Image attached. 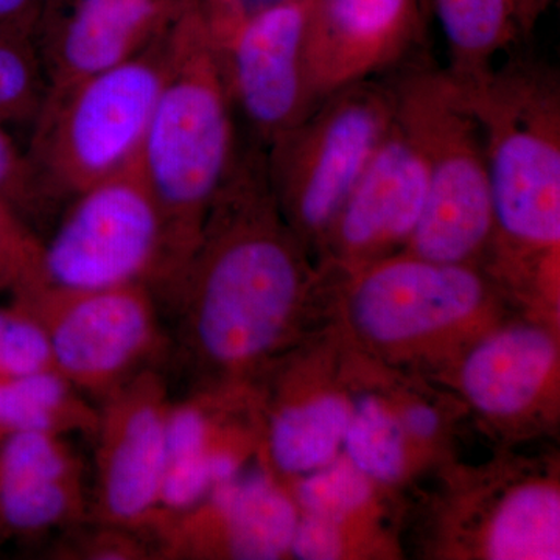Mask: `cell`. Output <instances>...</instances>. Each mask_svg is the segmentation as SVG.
<instances>
[{"label": "cell", "mask_w": 560, "mask_h": 560, "mask_svg": "<svg viewBox=\"0 0 560 560\" xmlns=\"http://www.w3.org/2000/svg\"><path fill=\"white\" fill-rule=\"evenodd\" d=\"M307 285L300 238L278 208L264 150H238L197 246L158 301L171 305L190 368L242 374L285 337Z\"/></svg>", "instance_id": "1"}, {"label": "cell", "mask_w": 560, "mask_h": 560, "mask_svg": "<svg viewBox=\"0 0 560 560\" xmlns=\"http://www.w3.org/2000/svg\"><path fill=\"white\" fill-rule=\"evenodd\" d=\"M238 150L208 13L201 0H187L168 32L167 68L139 158L167 224L173 275L165 289L197 246Z\"/></svg>", "instance_id": "2"}, {"label": "cell", "mask_w": 560, "mask_h": 560, "mask_svg": "<svg viewBox=\"0 0 560 560\" xmlns=\"http://www.w3.org/2000/svg\"><path fill=\"white\" fill-rule=\"evenodd\" d=\"M456 81L485 140L493 234L514 248L552 253L560 243L558 73L514 58Z\"/></svg>", "instance_id": "3"}, {"label": "cell", "mask_w": 560, "mask_h": 560, "mask_svg": "<svg viewBox=\"0 0 560 560\" xmlns=\"http://www.w3.org/2000/svg\"><path fill=\"white\" fill-rule=\"evenodd\" d=\"M167 39L168 33L131 60L47 91L25 153L50 205L139 161L167 68Z\"/></svg>", "instance_id": "4"}, {"label": "cell", "mask_w": 560, "mask_h": 560, "mask_svg": "<svg viewBox=\"0 0 560 560\" xmlns=\"http://www.w3.org/2000/svg\"><path fill=\"white\" fill-rule=\"evenodd\" d=\"M390 91L394 116L419 147L429 176L425 209L407 249L470 265L493 235L480 125L447 69L411 70Z\"/></svg>", "instance_id": "5"}, {"label": "cell", "mask_w": 560, "mask_h": 560, "mask_svg": "<svg viewBox=\"0 0 560 560\" xmlns=\"http://www.w3.org/2000/svg\"><path fill=\"white\" fill-rule=\"evenodd\" d=\"M68 202L50 237L40 238L31 283L60 290L145 285L154 296L164 290L173 275L171 241L139 161Z\"/></svg>", "instance_id": "6"}, {"label": "cell", "mask_w": 560, "mask_h": 560, "mask_svg": "<svg viewBox=\"0 0 560 560\" xmlns=\"http://www.w3.org/2000/svg\"><path fill=\"white\" fill-rule=\"evenodd\" d=\"M393 120L390 86L360 81L316 103L264 150L272 197L300 241L326 238Z\"/></svg>", "instance_id": "7"}, {"label": "cell", "mask_w": 560, "mask_h": 560, "mask_svg": "<svg viewBox=\"0 0 560 560\" xmlns=\"http://www.w3.org/2000/svg\"><path fill=\"white\" fill-rule=\"evenodd\" d=\"M10 296L46 330L58 374L92 399L102 401L142 372L158 370L167 355L171 341L149 287L60 290L27 283Z\"/></svg>", "instance_id": "8"}, {"label": "cell", "mask_w": 560, "mask_h": 560, "mask_svg": "<svg viewBox=\"0 0 560 560\" xmlns=\"http://www.w3.org/2000/svg\"><path fill=\"white\" fill-rule=\"evenodd\" d=\"M312 0H280L226 24L212 25L235 117L267 149L313 108L305 69Z\"/></svg>", "instance_id": "9"}, {"label": "cell", "mask_w": 560, "mask_h": 560, "mask_svg": "<svg viewBox=\"0 0 560 560\" xmlns=\"http://www.w3.org/2000/svg\"><path fill=\"white\" fill-rule=\"evenodd\" d=\"M167 382L149 370L101 401L95 429V517L145 533L156 518L171 405Z\"/></svg>", "instance_id": "10"}, {"label": "cell", "mask_w": 560, "mask_h": 560, "mask_svg": "<svg viewBox=\"0 0 560 560\" xmlns=\"http://www.w3.org/2000/svg\"><path fill=\"white\" fill-rule=\"evenodd\" d=\"M485 296V280L470 265L441 264L407 250L360 265L350 312L371 340L399 342L467 318Z\"/></svg>", "instance_id": "11"}, {"label": "cell", "mask_w": 560, "mask_h": 560, "mask_svg": "<svg viewBox=\"0 0 560 560\" xmlns=\"http://www.w3.org/2000/svg\"><path fill=\"white\" fill-rule=\"evenodd\" d=\"M187 0H49L35 43L47 79L58 90L131 60L164 38Z\"/></svg>", "instance_id": "12"}, {"label": "cell", "mask_w": 560, "mask_h": 560, "mask_svg": "<svg viewBox=\"0 0 560 560\" xmlns=\"http://www.w3.org/2000/svg\"><path fill=\"white\" fill-rule=\"evenodd\" d=\"M422 32L420 0H312L305 69L313 102L393 69Z\"/></svg>", "instance_id": "13"}, {"label": "cell", "mask_w": 560, "mask_h": 560, "mask_svg": "<svg viewBox=\"0 0 560 560\" xmlns=\"http://www.w3.org/2000/svg\"><path fill=\"white\" fill-rule=\"evenodd\" d=\"M298 518L293 501L267 471L243 470L165 525L156 536V555L190 559L220 550L232 559H280L290 552Z\"/></svg>", "instance_id": "14"}, {"label": "cell", "mask_w": 560, "mask_h": 560, "mask_svg": "<svg viewBox=\"0 0 560 560\" xmlns=\"http://www.w3.org/2000/svg\"><path fill=\"white\" fill-rule=\"evenodd\" d=\"M427 191L422 153L394 116L324 241L331 243L341 261L355 267L381 260L385 250L400 243L408 248L425 209Z\"/></svg>", "instance_id": "15"}, {"label": "cell", "mask_w": 560, "mask_h": 560, "mask_svg": "<svg viewBox=\"0 0 560 560\" xmlns=\"http://www.w3.org/2000/svg\"><path fill=\"white\" fill-rule=\"evenodd\" d=\"M79 459L58 434L13 431L0 442V534L31 536L77 521Z\"/></svg>", "instance_id": "16"}, {"label": "cell", "mask_w": 560, "mask_h": 560, "mask_svg": "<svg viewBox=\"0 0 560 560\" xmlns=\"http://www.w3.org/2000/svg\"><path fill=\"white\" fill-rule=\"evenodd\" d=\"M556 353L555 340L537 327H512L493 334L464 361V393L488 415H515L540 393L555 366Z\"/></svg>", "instance_id": "17"}, {"label": "cell", "mask_w": 560, "mask_h": 560, "mask_svg": "<svg viewBox=\"0 0 560 560\" xmlns=\"http://www.w3.org/2000/svg\"><path fill=\"white\" fill-rule=\"evenodd\" d=\"M448 47V73L459 81L480 79L497 55L522 38L515 0H434Z\"/></svg>", "instance_id": "18"}, {"label": "cell", "mask_w": 560, "mask_h": 560, "mask_svg": "<svg viewBox=\"0 0 560 560\" xmlns=\"http://www.w3.org/2000/svg\"><path fill=\"white\" fill-rule=\"evenodd\" d=\"M350 407L340 396L287 405L272 416L268 453L283 474L301 475L335 459L348 429Z\"/></svg>", "instance_id": "19"}, {"label": "cell", "mask_w": 560, "mask_h": 560, "mask_svg": "<svg viewBox=\"0 0 560 560\" xmlns=\"http://www.w3.org/2000/svg\"><path fill=\"white\" fill-rule=\"evenodd\" d=\"M75 386L58 372L0 378V429L94 436L98 408L91 407Z\"/></svg>", "instance_id": "20"}, {"label": "cell", "mask_w": 560, "mask_h": 560, "mask_svg": "<svg viewBox=\"0 0 560 560\" xmlns=\"http://www.w3.org/2000/svg\"><path fill=\"white\" fill-rule=\"evenodd\" d=\"M488 555L493 560H558V490L547 485H529L512 492L490 525Z\"/></svg>", "instance_id": "21"}, {"label": "cell", "mask_w": 560, "mask_h": 560, "mask_svg": "<svg viewBox=\"0 0 560 560\" xmlns=\"http://www.w3.org/2000/svg\"><path fill=\"white\" fill-rule=\"evenodd\" d=\"M342 445L349 463L370 480L393 482L404 471V430L374 397H359L350 408Z\"/></svg>", "instance_id": "22"}, {"label": "cell", "mask_w": 560, "mask_h": 560, "mask_svg": "<svg viewBox=\"0 0 560 560\" xmlns=\"http://www.w3.org/2000/svg\"><path fill=\"white\" fill-rule=\"evenodd\" d=\"M47 79L33 33L0 27V124H33Z\"/></svg>", "instance_id": "23"}, {"label": "cell", "mask_w": 560, "mask_h": 560, "mask_svg": "<svg viewBox=\"0 0 560 560\" xmlns=\"http://www.w3.org/2000/svg\"><path fill=\"white\" fill-rule=\"evenodd\" d=\"M371 497L370 478L346 460H330L311 471L296 490L298 503L305 514L341 523L360 510Z\"/></svg>", "instance_id": "24"}, {"label": "cell", "mask_w": 560, "mask_h": 560, "mask_svg": "<svg viewBox=\"0 0 560 560\" xmlns=\"http://www.w3.org/2000/svg\"><path fill=\"white\" fill-rule=\"evenodd\" d=\"M50 371L57 372L46 330L27 308L10 301L9 320L0 348V378Z\"/></svg>", "instance_id": "25"}, {"label": "cell", "mask_w": 560, "mask_h": 560, "mask_svg": "<svg viewBox=\"0 0 560 560\" xmlns=\"http://www.w3.org/2000/svg\"><path fill=\"white\" fill-rule=\"evenodd\" d=\"M0 202L21 217L32 230L46 219L50 202L40 190L27 153L0 124ZM36 231V230H35Z\"/></svg>", "instance_id": "26"}, {"label": "cell", "mask_w": 560, "mask_h": 560, "mask_svg": "<svg viewBox=\"0 0 560 560\" xmlns=\"http://www.w3.org/2000/svg\"><path fill=\"white\" fill-rule=\"evenodd\" d=\"M40 237L0 202V294L31 283L38 272Z\"/></svg>", "instance_id": "27"}, {"label": "cell", "mask_w": 560, "mask_h": 560, "mask_svg": "<svg viewBox=\"0 0 560 560\" xmlns=\"http://www.w3.org/2000/svg\"><path fill=\"white\" fill-rule=\"evenodd\" d=\"M340 523L305 514L298 518L290 552L302 560H334L340 558L342 540Z\"/></svg>", "instance_id": "28"}, {"label": "cell", "mask_w": 560, "mask_h": 560, "mask_svg": "<svg viewBox=\"0 0 560 560\" xmlns=\"http://www.w3.org/2000/svg\"><path fill=\"white\" fill-rule=\"evenodd\" d=\"M47 2L49 0H0V27L35 33Z\"/></svg>", "instance_id": "29"}, {"label": "cell", "mask_w": 560, "mask_h": 560, "mask_svg": "<svg viewBox=\"0 0 560 560\" xmlns=\"http://www.w3.org/2000/svg\"><path fill=\"white\" fill-rule=\"evenodd\" d=\"M405 425L415 436L427 440L440 429V416L427 405H415L405 412Z\"/></svg>", "instance_id": "30"}, {"label": "cell", "mask_w": 560, "mask_h": 560, "mask_svg": "<svg viewBox=\"0 0 560 560\" xmlns=\"http://www.w3.org/2000/svg\"><path fill=\"white\" fill-rule=\"evenodd\" d=\"M552 2L555 0H515L518 31H521L522 38L523 36H529V33L536 28Z\"/></svg>", "instance_id": "31"}, {"label": "cell", "mask_w": 560, "mask_h": 560, "mask_svg": "<svg viewBox=\"0 0 560 560\" xmlns=\"http://www.w3.org/2000/svg\"><path fill=\"white\" fill-rule=\"evenodd\" d=\"M7 320H9V305L0 307V348H2L3 331H5Z\"/></svg>", "instance_id": "32"}, {"label": "cell", "mask_w": 560, "mask_h": 560, "mask_svg": "<svg viewBox=\"0 0 560 560\" xmlns=\"http://www.w3.org/2000/svg\"><path fill=\"white\" fill-rule=\"evenodd\" d=\"M7 434H9V433H7L5 430L0 429V442L5 440Z\"/></svg>", "instance_id": "33"}]
</instances>
